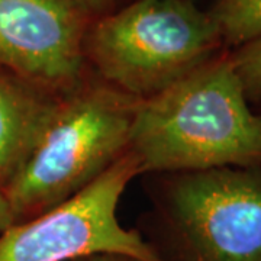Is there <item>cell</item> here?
Listing matches in <instances>:
<instances>
[{
  "mask_svg": "<svg viewBox=\"0 0 261 261\" xmlns=\"http://www.w3.org/2000/svg\"><path fill=\"white\" fill-rule=\"evenodd\" d=\"M138 174L140 163L128 151L70 200L0 233V261H71L96 252L159 261L147 240L116 216L122 193Z\"/></svg>",
  "mask_w": 261,
  "mask_h": 261,
  "instance_id": "5",
  "label": "cell"
},
{
  "mask_svg": "<svg viewBox=\"0 0 261 261\" xmlns=\"http://www.w3.org/2000/svg\"><path fill=\"white\" fill-rule=\"evenodd\" d=\"M138 100L100 77L60 99L27 160L5 185L18 222L70 200L129 148Z\"/></svg>",
  "mask_w": 261,
  "mask_h": 261,
  "instance_id": "2",
  "label": "cell"
},
{
  "mask_svg": "<svg viewBox=\"0 0 261 261\" xmlns=\"http://www.w3.org/2000/svg\"><path fill=\"white\" fill-rule=\"evenodd\" d=\"M229 58L245 97L261 100V35L240 45Z\"/></svg>",
  "mask_w": 261,
  "mask_h": 261,
  "instance_id": "9",
  "label": "cell"
},
{
  "mask_svg": "<svg viewBox=\"0 0 261 261\" xmlns=\"http://www.w3.org/2000/svg\"><path fill=\"white\" fill-rule=\"evenodd\" d=\"M58 96L0 70V181L6 185L54 116Z\"/></svg>",
  "mask_w": 261,
  "mask_h": 261,
  "instance_id": "7",
  "label": "cell"
},
{
  "mask_svg": "<svg viewBox=\"0 0 261 261\" xmlns=\"http://www.w3.org/2000/svg\"><path fill=\"white\" fill-rule=\"evenodd\" d=\"M84 2L89 5V8L93 10V12H97V10L105 9L112 0H84Z\"/></svg>",
  "mask_w": 261,
  "mask_h": 261,
  "instance_id": "12",
  "label": "cell"
},
{
  "mask_svg": "<svg viewBox=\"0 0 261 261\" xmlns=\"http://www.w3.org/2000/svg\"><path fill=\"white\" fill-rule=\"evenodd\" d=\"M221 42L193 0H135L90 25L84 56L102 80L144 100L211 60Z\"/></svg>",
  "mask_w": 261,
  "mask_h": 261,
  "instance_id": "3",
  "label": "cell"
},
{
  "mask_svg": "<svg viewBox=\"0 0 261 261\" xmlns=\"http://www.w3.org/2000/svg\"><path fill=\"white\" fill-rule=\"evenodd\" d=\"M71 261H144L130 255L125 254H118V252H96V254H89L83 255Z\"/></svg>",
  "mask_w": 261,
  "mask_h": 261,
  "instance_id": "11",
  "label": "cell"
},
{
  "mask_svg": "<svg viewBox=\"0 0 261 261\" xmlns=\"http://www.w3.org/2000/svg\"><path fill=\"white\" fill-rule=\"evenodd\" d=\"M159 261H261V170L177 173L167 189Z\"/></svg>",
  "mask_w": 261,
  "mask_h": 261,
  "instance_id": "4",
  "label": "cell"
},
{
  "mask_svg": "<svg viewBox=\"0 0 261 261\" xmlns=\"http://www.w3.org/2000/svg\"><path fill=\"white\" fill-rule=\"evenodd\" d=\"M84 0H0V70L63 97L86 79Z\"/></svg>",
  "mask_w": 261,
  "mask_h": 261,
  "instance_id": "6",
  "label": "cell"
},
{
  "mask_svg": "<svg viewBox=\"0 0 261 261\" xmlns=\"http://www.w3.org/2000/svg\"><path fill=\"white\" fill-rule=\"evenodd\" d=\"M16 222L18 221L12 211V206H10L6 190H5V185L0 181V233L5 232L8 228H10Z\"/></svg>",
  "mask_w": 261,
  "mask_h": 261,
  "instance_id": "10",
  "label": "cell"
},
{
  "mask_svg": "<svg viewBox=\"0 0 261 261\" xmlns=\"http://www.w3.org/2000/svg\"><path fill=\"white\" fill-rule=\"evenodd\" d=\"M128 151L141 173L258 167L261 118L251 112L231 58L212 57L138 100Z\"/></svg>",
  "mask_w": 261,
  "mask_h": 261,
  "instance_id": "1",
  "label": "cell"
},
{
  "mask_svg": "<svg viewBox=\"0 0 261 261\" xmlns=\"http://www.w3.org/2000/svg\"><path fill=\"white\" fill-rule=\"evenodd\" d=\"M209 13L229 45L240 47L261 35V0H216Z\"/></svg>",
  "mask_w": 261,
  "mask_h": 261,
  "instance_id": "8",
  "label": "cell"
}]
</instances>
